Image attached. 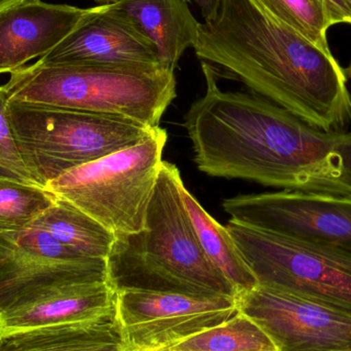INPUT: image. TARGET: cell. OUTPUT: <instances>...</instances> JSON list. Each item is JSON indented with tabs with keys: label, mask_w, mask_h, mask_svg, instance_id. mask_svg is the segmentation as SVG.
<instances>
[{
	"label": "cell",
	"mask_w": 351,
	"mask_h": 351,
	"mask_svg": "<svg viewBox=\"0 0 351 351\" xmlns=\"http://www.w3.org/2000/svg\"><path fill=\"white\" fill-rule=\"evenodd\" d=\"M258 285L351 315V255L229 220L226 226Z\"/></svg>",
	"instance_id": "cell-6"
},
{
	"label": "cell",
	"mask_w": 351,
	"mask_h": 351,
	"mask_svg": "<svg viewBox=\"0 0 351 351\" xmlns=\"http://www.w3.org/2000/svg\"><path fill=\"white\" fill-rule=\"evenodd\" d=\"M346 76H348V80H350L351 82V61L348 67L346 68Z\"/></svg>",
	"instance_id": "cell-26"
},
{
	"label": "cell",
	"mask_w": 351,
	"mask_h": 351,
	"mask_svg": "<svg viewBox=\"0 0 351 351\" xmlns=\"http://www.w3.org/2000/svg\"><path fill=\"white\" fill-rule=\"evenodd\" d=\"M57 196L47 188L0 179V226L24 227L32 224Z\"/></svg>",
	"instance_id": "cell-19"
},
{
	"label": "cell",
	"mask_w": 351,
	"mask_h": 351,
	"mask_svg": "<svg viewBox=\"0 0 351 351\" xmlns=\"http://www.w3.org/2000/svg\"><path fill=\"white\" fill-rule=\"evenodd\" d=\"M99 5H111V4L117 3V0H94Z\"/></svg>",
	"instance_id": "cell-25"
},
{
	"label": "cell",
	"mask_w": 351,
	"mask_h": 351,
	"mask_svg": "<svg viewBox=\"0 0 351 351\" xmlns=\"http://www.w3.org/2000/svg\"><path fill=\"white\" fill-rule=\"evenodd\" d=\"M180 190L198 241L213 265L230 282L237 295L255 288L257 280L243 261L226 227L217 222L202 208L184 183Z\"/></svg>",
	"instance_id": "cell-16"
},
{
	"label": "cell",
	"mask_w": 351,
	"mask_h": 351,
	"mask_svg": "<svg viewBox=\"0 0 351 351\" xmlns=\"http://www.w3.org/2000/svg\"><path fill=\"white\" fill-rule=\"evenodd\" d=\"M179 169L162 162L140 232L117 235L107 258L108 282L123 289L198 296L235 297L234 289L213 265L198 241L182 199Z\"/></svg>",
	"instance_id": "cell-2"
},
{
	"label": "cell",
	"mask_w": 351,
	"mask_h": 351,
	"mask_svg": "<svg viewBox=\"0 0 351 351\" xmlns=\"http://www.w3.org/2000/svg\"><path fill=\"white\" fill-rule=\"evenodd\" d=\"M28 1H34V0H0V10Z\"/></svg>",
	"instance_id": "cell-24"
},
{
	"label": "cell",
	"mask_w": 351,
	"mask_h": 351,
	"mask_svg": "<svg viewBox=\"0 0 351 351\" xmlns=\"http://www.w3.org/2000/svg\"><path fill=\"white\" fill-rule=\"evenodd\" d=\"M115 292V311L123 341L129 348L141 351L170 350L239 311L235 297L143 289Z\"/></svg>",
	"instance_id": "cell-8"
},
{
	"label": "cell",
	"mask_w": 351,
	"mask_h": 351,
	"mask_svg": "<svg viewBox=\"0 0 351 351\" xmlns=\"http://www.w3.org/2000/svg\"><path fill=\"white\" fill-rule=\"evenodd\" d=\"M231 220L351 255V195L282 190L223 202Z\"/></svg>",
	"instance_id": "cell-7"
},
{
	"label": "cell",
	"mask_w": 351,
	"mask_h": 351,
	"mask_svg": "<svg viewBox=\"0 0 351 351\" xmlns=\"http://www.w3.org/2000/svg\"><path fill=\"white\" fill-rule=\"evenodd\" d=\"M125 348L117 311L0 335V351H121Z\"/></svg>",
	"instance_id": "cell-14"
},
{
	"label": "cell",
	"mask_w": 351,
	"mask_h": 351,
	"mask_svg": "<svg viewBox=\"0 0 351 351\" xmlns=\"http://www.w3.org/2000/svg\"><path fill=\"white\" fill-rule=\"evenodd\" d=\"M36 62L41 65H162L152 39L115 4L95 6L59 45Z\"/></svg>",
	"instance_id": "cell-11"
},
{
	"label": "cell",
	"mask_w": 351,
	"mask_h": 351,
	"mask_svg": "<svg viewBox=\"0 0 351 351\" xmlns=\"http://www.w3.org/2000/svg\"><path fill=\"white\" fill-rule=\"evenodd\" d=\"M8 114L27 169L38 185L136 145L156 129L125 117L8 101Z\"/></svg>",
	"instance_id": "cell-4"
},
{
	"label": "cell",
	"mask_w": 351,
	"mask_h": 351,
	"mask_svg": "<svg viewBox=\"0 0 351 351\" xmlns=\"http://www.w3.org/2000/svg\"><path fill=\"white\" fill-rule=\"evenodd\" d=\"M31 225L47 231L72 251L93 259L107 260L117 239V235L98 221L60 197Z\"/></svg>",
	"instance_id": "cell-17"
},
{
	"label": "cell",
	"mask_w": 351,
	"mask_h": 351,
	"mask_svg": "<svg viewBox=\"0 0 351 351\" xmlns=\"http://www.w3.org/2000/svg\"><path fill=\"white\" fill-rule=\"evenodd\" d=\"M278 351H351V315L278 289L257 285L235 296Z\"/></svg>",
	"instance_id": "cell-9"
},
{
	"label": "cell",
	"mask_w": 351,
	"mask_h": 351,
	"mask_svg": "<svg viewBox=\"0 0 351 351\" xmlns=\"http://www.w3.org/2000/svg\"><path fill=\"white\" fill-rule=\"evenodd\" d=\"M117 292L108 280L51 285L0 302V335L114 313Z\"/></svg>",
	"instance_id": "cell-12"
},
{
	"label": "cell",
	"mask_w": 351,
	"mask_h": 351,
	"mask_svg": "<svg viewBox=\"0 0 351 351\" xmlns=\"http://www.w3.org/2000/svg\"><path fill=\"white\" fill-rule=\"evenodd\" d=\"M188 3L187 0H117L114 4L152 39L160 64L176 69L184 51L194 47L199 37L200 23Z\"/></svg>",
	"instance_id": "cell-15"
},
{
	"label": "cell",
	"mask_w": 351,
	"mask_h": 351,
	"mask_svg": "<svg viewBox=\"0 0 351 351\" xmlns=\"http://www.w3.org/2000/svg\"><path fill=\"white\" fill-rule=\"evenodd\" d=\"M93 10L41 0L0 10V75L51 53Z\"/></svg>",
	"instance_id": "cell-13"
},
{
	"label": "cell",
	"mask_w": 351,
	"mask_h": 351,
	"mask_svg": "<svg viewBox=\"0 0 351 351\" xmlns=\"http://www.w3.org/2000/svg\"><path fill=\"white\" fill-rule=\"evenodd\" d=\"M329 18L330 25H351V0H319Z\"/></svg>",
	"instance_id": "cell-22"
},
{
	"label": "cell",
	"mask_w": 351,
	"mask_h": 351,
	"mask_svg": "<svg viewBox=\"0 0 351 351\" xmlns=\"http://www.w3.org/2000/svg\"><path fill=\"white\" fill-rule=\"evenodd\" d=\"M188 2H194L199 8L204 21L214 18L215 14L220 8L222 0H187Z\"/></svg>",
	"instance_id": "cell-23"
},
{
	"label": "cell",
	"mask_w": 351,
	"mask_h": 351,
	"mask_svg": "<svg viewBox=\"0 0 351 351\" xmlns=\"http://www.w3.org/2000/svg\"><path fill=\"white\" fill-rule=\"evenodd\" d=\"M193 49L217 77L243 82L311 127L348 131L346 69L258 0H222L214 18L200 24Z\"/></svg>",
	"instance_id": "cell-1"
},
{
	"label": "cell",
	"mask_w": 351,
	"mask_h": 351,
	"mask_svg": "<svg viewBox=\"0 0 351 351\" xmlns=\"http://www.w3.org/2000/svg\"><path fill=\"white\" fill-rule=\"evenodd\" d=\"M170 351H278L253 319L237 311L214 327L176 344Z\"/></svg>",
	"instance_id": "cell-18"
},
{
	"label": "cell",
	"mask_w": 351,
	"mask_h": 351,
	"mask_svg": "<svg viewBox=\"0 0 351 351\" xmlns=\"http://www.w3.org/2000/svg\"><path fill=\"white\" fill-rule=\"evenodd\" d=\"M272 16L306 37L313 45L331 51L328 41L330 25L319 0H258Z\"/></svg>",
	"instance_id": "cell-20"
},
{
	"label": "cell",
	"mask_w": 351,
	"mask_h": 351,
	"mask_svg": "<svg viewBox=\"0 0 351 351\" xmlns=\"http://www.w3.org/2000/svg\"><path fill=\"white\" fill-rule=\"evenodd\" d=\"M168 142L166 130L104 158L72 169L47 187L115 235L146 228L148 206Z\"/></svg>",
	"instance_id": "cell-5"
},
{
	"label": "cell",
	"mask_w": 351,
	"mask_h": 351,
	"mask_svg": "<svg viewBox=\"0 0 351 351\" xmlns=\"http://www.w3.org/2000/svg\"><path fill=\"white\" fill-rule=\"evenodd\" d=\"M121 351H141V350H134V348H129V346H127V348H125V350H121Z\"/></svg>",
	"instance_id": "cell-27"
},
{
	"label": "cell",
	"mask_w": 351,
	"mask_h": 351,
	"mask_svg": "<svg viewBox=\"0 0 351 351\" xmlns=\"http://www.w3.org/2000/svg\"><path fill=\"white\" fill-rule=\"evenodd\" d=\"M8 101L125 117L160 128L177 97L175 69L162 65L33 63L10 74Z\"/></svg>",
	"instance_id": "cell-3"
},
{
	"label": "cell",
	"mask_w": 351,
	"mask_h": 351,
	"mask_svg": "<svg viewBox=\"0 0 351 351\" xmlns=\"http://www.w3.org/2000/svg\"><path fill=\"white\" fill-rule=\"evenodd\" d=\"M158 351H170V350H158Z\"/></svg>",
	"instance_id": "cell-28"
},
{
	"label": "cell",
	"mask_w": 351,
	"mask_h": 351,
	"mask_svg": "<svg viewBox=\"0 0 351 351\" xmlns=\"http://www.w3.org/2000/svg\"><path fill=\"white\" fill-rule=\"evenodd\" d=\"M8 102L6 92L0 86V179L38 185L27 169L16 145L8 119Z\"/></svg>",
	"instance_id": "cell-21"
},
{
	"label": "cell",
	"mask_w": 351,
	"mask_h": 351,
	"mask_svg": "<svg viewBox=\"0 0 351 351\" xmlns=\"http://www.w3.org/2000/svg\"><path fill=\"white\" fill-rule=\"evenodd\" d=\"M108 280L107 260L72 251L33 225L0 226V302L51 285Z\"/></svg>",
	"instance_id": "cell-10"
}]
</instances>
